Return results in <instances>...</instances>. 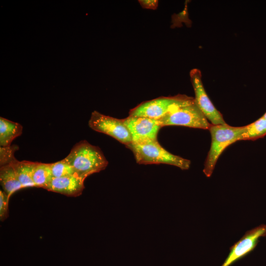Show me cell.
Wrapping results in <instances>:
<instances>
[{"label":"cell","mask_w":266,"mask_h":266,"mask_svg":"<svg viewBox=\"0 0 266 266\" xmlns=\"http://www.w3.org/2000/svg\"><path fill=\"white\" fill-rule=\"evenodd\" d=\"M64 159L75 174L84 180L89 175L104 170L108 164L101 149L86 140L76 143Z\"/></svg>","instance_id":"6da1fadb"},{"label":"cell","mask_w":266,"mask_h":266,"mask_svg":"<svg viewBox=\"0 0 266 266\" xmlns=\"http://www.w3.org/2000/svg\"><path fill=\"white\" fill-rule=\"evenodd\" d=\"M157 120L162 127L180 126L209 130L212 125L199 108L194 98L185 95L167 113Z\"/></svg>","instance_id":"7a4b0ae2"},{"label":"cell","mask_w":266,"mask_h":266,"mask_svg":"<svg viewBox=\"0 0 266 266\" xmlns=\"http://www.w3.org/2000/svg\"><path fill=\"white\" fill-rule=\"evenodd\" d=\"M211 136L210 149L206 158L203 172L210 177L219 157L224 150L233 143L239 141L244 131V126L233 127L225 125H211L208 130Z\"/></svg>","instance_id":"3957f363"},{"label":"cell","mask_w":266,"mask_h":266,"mask_svg":"<svg viewBox=\"0 0 266 266\" xmlns=\"http://www.w3.org/2000/svg\"><path fill=\"white\" fill-rule=\"evenodd\" d=\"M126 147L133 152L139 164H167L183 170L188 169L190 166V160L169 152L157 140L142 143H132Z\"/></svg>","instance_id":"277c9868"},{"label":"cell","mask_w":266,"mask_h":266,"mask_svg":"<svg viewBox=\"0 0 266 266\" xmlns=\"http://www.w3.org/2000/svg\"><path fill=\"white\" fill-rule=\"evenodd\" d=\"M93 130L106 134L126 146L132 143V139L124 119H119L93 111L88 122Z\"/></svg>","instance_id":"5b68a950"},{"label":"cell","mask_w":266,"mask_h":266,"mask_svg":"<svg viewBox=\"0 0 266 266\" xmlns=\"http://www.w3.org/2000/svg\"><path fill=\"white\" fill-rule=\"evenodd\" d=\"M190 76L195 92V101L199 108L207 120L214 125H225L222 114L214 106L203 87L200 71L194 68L191 70Z\"/></svg>","instance_id":"8992f818"},{"label":"cell","mask_w":266,"mask_h":266,"mask_svg":"<svg viewBox=\"0 0 266 266\" xmlns=\"http://www.w3.org/2000/svg\"><path fill=\"white\" fill-rule=\"evenodd\" d=\"M124 121L133 143L157 140L158 132L162 127L157 120L147 117L129 116Z\"/></svg>","instance_id":"52a82bcc"},{"label":"cell","mask_w":266,"mask_h":266,"mask_svg":"<svg viewBox=\"0 0 266 266\" xmlns=\"http://www.w3.org/2000/svg\"><path fill=\"white\" fill-rule=\"evenodd\" d=\"M266 235V225H261L245 233L230 250V253L221 266H230L244 257L256 247L259 239Z\"/></svg>","instance_id":"ba28073f"},{"label":"cell","mask_w":266,"mask_h":266,"mask_svg":"<svg viewBox=\"0 0 266 266\" xmlns=\"http://www.w3.org/2000/svg\"><path fill=\"white\" fill-rule=\"evenodd\" d=\"M183 95L161 97L144 102L131 110L129 116L159 120L167 113Z\"/></svg>","instance_id":"9c48e42d"},{"label":"cell","mask_w":266,"mask_h":266,"mask_svg":"<svg viewBox=\"0 0 266 266\" xmlns=\"http://www.w3.org/2000/svg\"><path fill=\"white\" fill-rule=\"evenodd\" d=\"M84 181L75 175L53 178L44 189L67 197H76L82 194L85 188Z\"/></svg>","instance_id":"30bf717a"},{"label":"cell","mask_w":266,"mask_h":266,"mask_svg":"<svg viewBox=\"0 0 266 266\" xmlns=\"http://www.w3.org/2000/svg\"><path fill=\"white\" fill-rule=\"evenodd\" d=\"M23 127L18 123L0 117V146L9 147L12 141L22 133Z\"/></svg>","instance_id":"8fae6325"},{"label":"cell","mask_w":266,"mask_h":266,"mask_svg":"<svg viewBox=\"0 0 266 266\" xmlns=\"http://www.w3.org/2000/svg\"><path fill=\"white\" fill-rule=\"evenodd\" d=\"M0 182L3 191L9 197L16 191L24 188L10 164L0 166Z\"/></svg>","instance_id":"7c38bea8"},{"label":"cell","mask_w":266,"mask_h":266,"mask_svg":"<svg viewBox=\"0 0 266 266\" xmlns=\"http://www.w3.org/2000/svg\"><path fill=\"white\" fill-rule=\"evenodd\" d=\"M34 163L28 161H19L15 158L10 164L24 188L34 187L32 174Z\"/></svg>","instance_id":"4fadbf2b"},{"label":"cell","mask_w":266,"mask_h":266,"mask_svg":"<svg viewBox=\"0 0 266 266\" xmlns=\"http://www.w3.org/2000/svg\"><path fill=\"white\" fill-rule=\"evenodd\" d=\"M266 135V120L262 116L254 122L244 126V131L239 141L255 140Z\"/></svg>","instance_id":"5bb4252c"},{"label":"cell","mask_w":266,"mask_h":266,"mask_svg":"<svg viewBox=\"0 0 266 266\" xmlns=\"http://www.w3.org/2000/svg\"><path fill=\"white\" fill-rule=\"evenodd\" d=\"M53 178L50 163H34L32 174L34 187L44 189Z\"/></svg>","instance_id":"9a60e30c"},{"label":"cell","mask_w":266,"mask_h":266,"mask_svg":"<svg viewBox=\"0 0 266 266\" xmlns=\"http://www.w3.org/2000/svg\"><path fill=\"white\" fill-rule=\"evenodd\" d=\"M50 169L53 178L75 175L71 166L65 160L50 163Z\"/></svg>","instance_id":"2e32d148"},{"label":"cell","mask_w":266,"mask_h":266,"mask_svg":"<svg viewBox=\"0 0 266 266\" xmlns=\"http://www.w3.org/2000/svg\"><path fill=\"white\" fill-rule=\"evenodd\" d=\"M17 146L0 147V165L2 166L10 164L15 158L14 152L18 149Z\"/></svg>","instance_id":"e0dca14e"},{"label":"cell","mask_w":266,"mask_h":266,"mask_svg":"<svg viewBox=\"0 0 266 266\" xmlns=\"http://www.w3.org/2000/svg\"><path fill=\"white\" fill-rule=\"evenodd\" d=\"M10 197L3 191H0V220L3 221L8 216V202Z\"/></svg>","instance_id":"ac0fdd59"},{"label":"cell","mask_w":266,"mask_h":266,"mask_svg":"<svg viewBox=\"0 0 266 266\" xmlns=\"http://www.w3.org/2000/svg\"><path fill=\"white\" fill-rule=\"evenodd\" d=\"M140 5L144 8L155 10L158 5L157 0H138Z\"/></svg>","instance_id":"d6986e66"},{"label":"cell","mask_w":266,"mask_h":266,"mask_svg":"<svg viewBox=\"0 0 266 266\" xmlns=\"http://www.w3.org/2000/svg\"><path fill=\"white\" fill-rule=\"evenodd\" d=\"M263 118H264L266 120V112L265 113V114L262 116Z\"/></svg>","instance_id":"ffe728a7"}]
</instances>
